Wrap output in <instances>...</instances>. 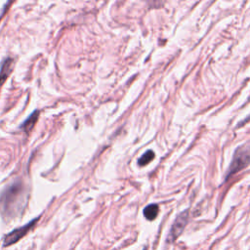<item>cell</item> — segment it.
<instances>
[{"label": "cell", "mask_w": 250, "mask_h": 250, "mask_svg": "<svg viewBox=\"0 0 250 250\" xmlns=\"http://www.w3.org/2000/svg\"><path fill=\"white\" fill-rule=\"evenodd\" d=\"M26 191L21 182L8 186L0 194V212L5 218H14L23 209Z\"/></svg>", "instance_id": "1"}, {"label": "cell", "mask_w": 250, "mask_h": 250, "mask_svg": "<svg viewBox=\"0 0 250 250\" xmlns=\"http://www.w3.org/2000/svg\"><path fill=\"white\" fill-rule=\"evenodd\" d=\"M250 162V143L239 146L234 152L232 161L228 170V177L245 168Z\"/></svg>", "instance_id": "2"}, {"label": "cell", "mask_w": 250, "mask_h": 250, "mask_svg": "<svg viewBox=\"0 0 250 250\" xmlns=\"http://www.w3.org/2000/svg\"><path fill=\"white\" fill-rule=\"evenodd\" d=\"M38 220H39V217L31 220L29 223H27L20 228H17L15 229H13L12 231H10L9 233H7L3 237V247H8L12 244L17 243L19 240H21L36 225Z\"/></svg>", "instance_id": "3"}, {"label": "cell", "mask_w": 250, "mask_h": 250, "mask_svg": "<svg viewBox=\"0 0 250 250\" xmlns=\"http://www.w3.org/2000/svg\"><path fill=\"white\" fill-rule=\"evenodd\" d=\"M188 211H184L181 214H179L177 216V218L175 219L170 232L168 234V241H174L184 230L187 223H188Z\"/></svg>", "instance_id": "4"}, {"label": "cell", "mask_w": 250, "mask_h": 250, "mask_svg": "<svg viewBox=\"0 0 250 250\" xmlns=\"http://www.w3.org/2000/svg\"><path fill=\"white\" fill-rule=\"evenodd\" d=\"M13 64H14V62H13V59L11 58H6L2 61L0 64V86L6 81V79L11 74Z\"/></svg>", "instance_id": "5"}, {"label": "cell", "mask_w": 250, "mask_h": 250, "mask_svg": "<svg viewBox=\"0 0 250 250\" xmlns=\"http://www.w3.org/2000/svg\"><path fill=\"white\" fill-rule=\"evenodd\" d=\"M38 115H39V111H34L32 112L24 121L23 123L21 124V129H23L25 132H28L30 131L33 126L35 125V122L37 121V118H38Z\"/></svg>", "instance_id": "6"}, {"label": "cell", "mask_w": 250, "mask_h": 250, "mask_svg": "<svg viewBox=\"0 0 250 250\" xmlns=\"http://www.w3.org/2000/svg\"><path fill=\"white\" fill-rule=\"evenodd\" d=\"M158 211H159V207L157 204H149L146 207H145L144 216L148 221H152L157 217Z\"/></svg>", "instance_id": "7"}, {"label": "cell", "mask_w": 250, "mask_h": 250, "mask_svg": "<svg viewBox=\"0 0 250 250\" xmlns=\"http://www.w3.org/2000/svg\"><path fill=\"white\" fill-rule=\"evenodd\" d=\"M153 158H154V152L152 150H147L139 158L138 164L140 166H145V165L148 164Z\"/></svg>", "instance_id": "8"}]
</instances>
